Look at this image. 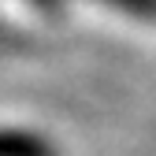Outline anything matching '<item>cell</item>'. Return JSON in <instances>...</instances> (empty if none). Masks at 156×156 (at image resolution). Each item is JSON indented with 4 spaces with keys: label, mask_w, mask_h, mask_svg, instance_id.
<instances>
[{
    "label": "cell",
    "mask_w": 156,
    "mask_h": 156,
    "mask_svg": "<svg viewBox=\"0 0 156 156\" xmlns=\"http://www.w3.org/2000/svg\"><path fill=\"white\" fill-rule=\"evenodd\" d=\"M34 4H41V8H48V11H56V8H60V0H34Z\"/></svg>",
    "instance_id": "3957f363"
},
{
    "label": "cell",
    "mask_w": 156,
    "mask_h": 156,
    "mask_svg": "<svg viewBox=\"0 0 156 156\" xmlns=\"http://www.w3.org/2000/svg\"><path fill=\"white\" fill-rule=\"evenodd\" d=\"M0 156H56V149L30 130H0Z\"/></svg>",
    "instance_id": "6da1fadb"
},
{
    "label": "cell",
    "mask_w": 156,
    "mask_h": 156,
    "mask_svg": "<svg viewBox=\"0 0 156 156\" xmlns=\"http://www.w3.org/2000/svg\"><path fill=\"white\" fill-rule=\"evenodd\" d=\"M101 4L123 11V15H130V19H145V23L156 19V0H101Z\"/></svg>",
    "instance_id": "7a4b0ae2"
}]
</instances>
